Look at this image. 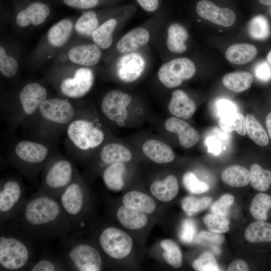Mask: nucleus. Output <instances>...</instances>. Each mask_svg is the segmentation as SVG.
<instances>
[{"label": "nucleus", "instance_id": "nucleus-14", "mask_svg": "<svg viewBox=\"0 0 271 271\" xmlns=\"http://www.w3.org/2000/svg\"><path fill=\"white\" fill-rule=\"evenodd\" d=\"M15 154L21 164L29 168H34L41 166L45 162L49 155V150L47 147L41 143L23 141L16 145Z\"/></svg>", "mask_w": 271, "mask_h": 271}, {"label": "nucleus", "instance_id": "nucleus-6", "mask_svg": "<svg viewBox=\"0 0 271 271\" xmlns=\"http://www.w3.org/2000/svg\"><path fill=\"white\" fill-rule=\"evenodd\" d=\"M86 193L84 184L76 174L72 182L61 193L58 199L70 221L72 229H78L82 223L86 205Z\"/></svg>", "mask_w": 271, "mask_h": 271}, {"label": "nucleus", "instance_id": "nucleus-3", "mask_svg": "<svg viewBox=\"0 0 271 271\" xmlns=\"http://www.w3.org/2000/svg\"><path fill=\"white\" fill-rule=\"evenodd\" d=\"M68 241L64 253L68 268L77 271L101 270L102 259L96 248L79 240V238Z\"/></svg>", "mask_w": 271, "mask_h": 271}, {"label": "nucleus", "instance_id": "nucleus-12", "mask_svg": "<svg viewBox=\"0 0 271 271\" xmlns=\"http://www.w3.org/2000/svg\"><path fill=\"white\" fill-rule=\"evenodd\" d=\"M38 111L45 120L59 124L70 123L75 114L71 103L60 98L46 99L40 105Z\"/></svg>", "mask_w": 271, "mask_h": 271}, {"label": "nucleus", "instance_id": "nucleus-21", "mask_svg": "<svg viewBox=\"0 0 271 271\" xmlns=\"http://www.w3.org/2000/svg\"><path fill=\"white\" fill-rule=\"evenodd\" d=\"M150 34L146 29L138 27L125 34L117 42V51L125 54L133 52L146 45L149 41Z\"/></svg>", "mask_w": 271, "mask_h": 271}, {"label": "nucleus", "instance_id": "nucleus-44", "mask_svg": "<svg viewBox=\"0 0 271 271\" xmlns=\"http://www.w3.org/2000/svg\"><path fill=\"white\" fill-rule=\"evenodd\" d=\"M18 61L8 55L5 48L0 46V71L6 77L11 78L14 76L18 70Z\"/></svg>", "mask_w": 271, "mask_h": 271}, {"label": "nucleus", "instance_id": "nucleus-49", "mask_svg": "<svg viewBox=\"0 0 271 271\" xmlns=\"http://www.w3.org/2000/svg\"><path fill=\"white\" fill-rule=\"evenodd\" d=\"M234 201V197L230 194L222 196L218 200L212 204L210 211L212 213L226 216L230 207Z\"/></svg>", "mask_w": 271, "mask_h": 271}, {"label": "nucleus", "instance_id": "nucleus-35", "mask_svg": "<svg viewBox=\"0 0 271 271\" xmlns=\"http://www.w3.org/2000/svg\"><path fill=\"white\" fill-rule=\"evenodd\" d=\"M99 26L98 14L92 10H86L77 19L74 29L79 35L91 37L93 32Z\"/></svg>", "mask_w": 271, "mask_h": 271}, {"label": "nucleus", "instance_id": "nucleus-47", "mask_svg": "<svg viewBox=\"0 0 271 271\" xmlns=\"http://www.w3.org/2000/svg\"><path fill=\"white\" fill-rule=\"evenodd\" d=\"M119 0H62L67 6L79 10H89L94 8L112 5L117 3Z\"/></svg>", "mask_w": 271, "mask_h": 271}, {"label": "nucleus", "instance_id": "nucleus-17", "mask_svg": "<svg viewBox=\"0 0 271 271\" xmlns=\"http://www.w3.org/2000/svg\"><path fill=\"white\" fill-rule=\"evenodd\" d=\"M47 97V91L42 85L35 82L26 84L21 90L19 99L22 110L26 115H32Z\"/></svg>", "mask_w": 271, "mask_h": 271}, {"label": "nucleus", "instance_id": "nucleus-26", "mask_svg": "<svg viewBox=\"0 0 271 271\" xmlns=\"http://www.w3.org/2000/svg\"><path fill=\"white\" fill-rule=\"evenodd\" d=\"M99 157L101 162L107 166L116 163H126L132 159L129 150L117 143L105 145L100 152Z\"/></svg>", "mask_w": 271, "mask_h": 271}, {"label": "nucleus", "instance_id": "nucleus-11", "mask_svg": "<svg viewBox=\"0 0 271 271\" xmlns=\"http://www.w3.org/2000/svg\"><path fill=\"white\" fill-rule=\"evenodd\" d=\"M94 80L91 69L86 67L77 69L72 77L63 79L60 84L61 93L66 97L78 98L86 95L91 89Z\"/></svg>", "mask_w": 271, "mask_h": 271}, {"label": "nucleus", "instance_id": "nucleus-16", "mask_svg": "<svg viewBox=\"0 0 271 271\" xmlns=\"http://www.w3.org/2000/svg\"><path fill=\"white\" fill-rule=\"evenodd\" d=\"M196 9L200 17L222 26H231L236 21L235 14L232 10L219 8L209 0L199 1Z\"/></svg>", "mask_w": 271, "mask_h": 271}, {"label": "nucleus", "instance_id": "nucleus-45", "mask_svg": "<svg viewBox=\"0 0 271 271\" xmlns=\"http://www.w3.org/2000/svg\"><path fill=\"white\" fill-rule=\"evenodd\" d=\"M182 182L185 188L193 194H201L209 189V186L200 181L194 173L188 172L184 174Z\"/></svg>", "mask_w": 271, "mask_h": 271}, {"label": "nucleus", "instance_id": "nucleus-53", "mask_svg": "<svg viewBox=\"0 0 271 271\" xmlns=\"http://www.w3.org/2000/svg\"><path fill=\"white\" fill-rule=\"evenodd\" d=\"M217 106L219 116L237 111L236 105L230 100L225 99L219 100Z\"/></svg>", "mask_w": 271, "mask_h": 271}, {"label": "nucleus", "instance_id": "nucleus-39", "mask_svg": "<svg viewBox=\"0 0 271 271\" xmlns=\"http://www.w3.org/2000/svg\"><path fill=\"white\" fill-rule=\"evenodd\" d=\"M271 208V196L265 193L256 194L252 200L249 212L256 220L267 219V212Z\"/></svg>", "mask_w": 271, "mask_h": 271}, {"label": "nucleus", "instance_id": "nucleus-19", "mask_svg": "<svg viewBox=\"0 0 271 271\" xmlns=\"http://www.w3.org/2000/svg\"><path fill=\"white\" fill-rule=\"evenodd\" d=\"M101 56L100 48L95 44L75 46L68 51L69 60L77 65L92 66L97 64Z\"/></svg>", "mask_w": 271, "mask_h": 271}, {"label": "nucleus", "instance_id": "nucleus-55", "mask_svg": "<svg viewBox=\"0 0 271 271\" xmlns=\"http://www.w3.org/2000/svg\"><path fill=\"white\" fill-rule=\"evenodd\" d=\"M208 151L215 155L219 154L221 151V144L219 140L214 137L208 138L206 141Z\"/></svg>", "mask_w": 271, "mask_h": 271}, {"label": "nucleus", "instance_id": "nucleus-50", "mask_svg": "<svg viewBox=\"0 0 271 271\" xmlns=\"http://www.w3.org/2000/svg\"><path fill=\"white\" fill-rule=\"evenodd\" d=\"M196 233V225L193 220L186 219L182 224L179 233L181 241L184 243H189L194 239Z\"/></svg>", "mask_w": 271, "mask_h": 271}, {"label": "nucleus", "instance_id": "nucleus-52", "mask_svg": "<svg viewBox=\"0 0 271 271\" xmlns=\"http://www.w3.org/2000/svg\"><path fill=\"white\" fill-rule=\"evenodd\" d=\"M254 73L256 77L262 81H267L271 78V68L265 61L259 62L256 65Z\"/></svg>", "mask_w": 271, "mask_h": 271}, {"label": "nucleus", "instance_id": "nucleus-33", "mask_svg": "<svg viewBox=\"0 0 271 271\" xmlns=\"http://www.w3.org/2000/svg\"><path fill=\"white\" fill-rule=\"evenodd\" d=\"M253 82V76L249 72L236 71L226 74L222 78L224 86L235 92H241L249 88Z\"/></svg>", "mask_w": 271, "mask_h": 271}, {"label": "nucleus", "instance_id": "nucleus-56", "mask_svg": "<svg viewBox=\"0 0 271 271\" xmlns=\"http://www.w3.org/2000/svg\"><path fill=\"white\" fill-rule=\"evenodd\" d=\"M228 271H248L249 267L245 261L237 259L232 261L227 267Z\"/></svg>", "mask_w": 271, "mask_h": 271}, {"label": "nucleus", "instance_id": "nucleus-25", "mask_svg": "<svg viewBox=\"0 0 271 271\" xmlns=\"http://www.w3.org/2000/svg\"><path fill=\"white\" fill-rule=\"evenodd\" d=\"M257 54V49L253 45L239 43L229 46L226 51L225 57L233 64L243 65L253 60Z\"/></svg>", "mask_w": 271, "mask_h": 271}, {"label": "nucleus", "instance_id": "nucleus-7", "mask_svg": "<svg viewBox=\"0 0 271 271\" xmlns=\"http://www.w3.org/2000/svg\"><path fill=\"white\" fill-rule=\"evenodd\" d=\"M68 139L78 149L86 151L99 146L103 141V131L86 119L72 120L67 128Z\"/></svg>", "mask_w": 271, "mask_h": 271}, {"label": "nucleus", "instance_id": "nucleus-31", "mask_svg": "<svg viewBox=\"0 0 271 271\" xmlns=\"http://www.w3.org/2000/svg\"><path fill=\"white\" fill-rule=\"evenodd\" d=\"M119 222L125 227L130 229H139L147 224L148 218L145 213L122 206L116 213Z\"/></svg>", "mask_w": 271, "mask_h": 271}, {"label": "nucleus", "instance_id": "nucleus-34", "mask_svg": "<svg viewBox=\"0 0 271 271\" xmlns=\"http://www.w3.org/2000/svg\"><path fill=\"white\" fill-rule=\"evenodd\" d=\"M244 236L251 243L271 242V223L260 220L253 222L246 228Z\"/></svg>", "mask_w": 271, "mask_h": 271}, {"label": "nucleus", "instance_id": "nucleus-40", "mask_svg": "<svg viewBox=\"0 0 271 271\" xmlns=\"http://www.w3.org/2000/svg\"><path fill=\"white\" fill-rule=\"evenodd\" d=\"M250 181L252 187L257 191H267L271 185V171L263 169L257 164L250 167Z\"/></svg>", "mask_w": 271, "mask_h": 271}, {"label": "nucleus", "instance_id": "nucleus-20", "mask_svg": "<svg viewBox=\"0 0 271 271\" xmlns=\"http://www.w3.org/2000/svg\"><path fill=\"white\" fill-rule=\"evenodd\" d=\"M168 109L175 117L189 119L195 112L196 106L186 92L180 89H176L172 93Z\"/></svg>", "mask_w": 271, "mask_h": 271}, {"label": "nucleus", "instance_id": "nucleus-8", "mask_svg": "<svg viewBox=\"0 0 271 271\" xmlns=\"http://www.w3.org/2000/svg\"><path fill=\"white\" fill-rule=\"evenodd\" d=\"M195 72L194 63L189 58L182 57L163 64L158 70V76L164 86L173 88L181 85L184 81L191 78Z\"/></svg>", "mask_w": 271, "mask_h": 271}, {"label": "nucleus", "instance_id": "nucleus-59", "mask_svg": "<svg viewBox=\"0 0 271 271\" xmlns=\"http://www.w3.org/2000/svg\"><path fill=\"white\" fill-rule=\"evenodd\" d=\"M266 59L268 63L271 67V50L268 52L267 55Z\"/></svg>", "mask_w": 271, "mask_h": 271}, {"label": "nucleus", "instance_id": "nucleus-4", "mask_svg": "<svg viewBox=\"0 0 271 271\" xmlns=\"http://www.w3.org/2000/svg\"><path fill=\"white\" fill-rule=\"evenodd\" d=\"M77 173L70 161L65 159L54 160L47 166L38 191L58 198Z\"/></svg>", "mask_w": 271, "mask_h": 271}, {"label": "nucleus", "instance_id": "nucleus-46", "mask_svg": "<svg viewBox=\"0 0 271 271\" xmlns=\"http://www.w3.org/2000/svg\"><path fill=\"white\" fill-rule=\"evenodd\" d=\"M194 270L197 271H217L219 270L218 264L213 255L206 251L202 253L192 263Z\"/></svg>", "mask_w": 271, "mask_h": 271}, {"label": "nucleus", "instance_id": "nucleus-43", "mask_svg": "<svg viewBox=\"0 0 271 271\" xmlns=\"http://www.w3.org/2000/svg\"><path fill=\"white\" fill-rule=\"evenodd\" d=\"M203 221L209 231L213 232L225 233L229 230V220L224 216L208 214L204 217Z\"/></svg>", "mask_w": 271, "mask_h": 271}, {"label": "nucleus", "instance_id": "nucleus-54", "mask_svg": "<svg viewBox=\"0 0 271 271\" xmlns=\"http://www.w3.org/2000/svg\"><path fill=\"white\" fill-rule=\"evenodd\" d=\"M139 5L145 11L148 12L156 11L160 5V0H136Z\"/></svg>", "mask_w": 271, "mask_h": 271}, {"label": "nucleus", "instance_id": "nucleus-24", "mask_svg": "<svg viewBox=\"0 0 271 271\" xmlns=\"http://www.w3.org/2000/svg\"><path fill=\"white\" fill-rule=\"evenodd\" d=\"M151 191L157 199L168 202L173 200L179 191V185L176 177L172 175L167 176L162 181H156L151 185Z\"/></svg>", "mask_w": 271, "mask_h": 271}, {"label": "nucleus", "instance_id": "nucleus-57", "mask_svg": "<svg viewBox=\"0 0 271 271\" xmlns=\"http://www.w3.org/2000/svg\"><path fill=\"white\" fill-rule=\"evenodd\" d=\"M265 124L269 137L271 139V111L268 113L266 117Z\"/></svg>", "mask_w": 271, "mask_h": 271}, {"label": "nucleus", "instance_id": "nucleus-23", "mask_svg": "<svg viewBox=\"0 0 271 271\" xmlns=\"http://www.w3.org/2000/svg\"><path fill=\"white\" fill-rule=\"evenodd\" d=\"M73 27V23L69 19H64L55 23L47 34L49 45L55 48L63 47L70 39Z\"/></svg>", "mask_w": 271, "mask_h": 271}, {"label": "nucleus", "instance_id": "nucleus-51", "mask_svg": "<svg viewBox=\"0 0 271 271\" xmlns=\"http://www.w3.org/2000/svg\"><path fill=\"white\" fill-rule=\"evenodd\" d=\"M195 241L198 243L209 242L219 244L223 242L224 237L220 233L202 231L197 236Z\"/></svg>", "mask_w": 271, "mask_h": 271}, {"label": "nucleus", "instance_id": "nucleus-22", "mask_svg": "<svg viewBox=\"0 0 271 271\" xmlns=\"http://www.w3.org/2000/svg\"><path fill=\"white\" fill-rule=\"evenodd\" d=\"M142 151L148 158L158 164L170 163L175 158L171 148L165 143L157 140H149L145 142Z\"/></svg>", "mask_w": 271, "mask_h": 271}, {"label": "nucleus", "instance_id": "nucleus-32", "mask_svg": "<svg viewBox=\"0 0 271 271\" xmlns=\"http://www.w3.org/2000/svg\"><path fill=\"white\" fill-rule=\"evenodd\" d=\"M221 179L226 185L233 187L246 186L250 181V172L239 165H233L226 168L222 173Z\"/></svg>", "mask_w": 271, "mask_h": 271}, {"label": "nucleus", "instance_id": "nucleus-58", "mask_svg": "<svg viewBox=\"0 0 271 271\" xmlns=\"http://www.w3.org/2000/svg\"><path fill=\"white\" fill-rule=\"evenodd\" d=\"M259 2L264 6H271V0H258Z\"/></svg>", "mask_w": 271, "mask_h": 271}, {"label": "nucleus", "instance_id": "nucleus-36", "mask_svg": "<svg viewBox=\"0 0 271 271\" xmlns=\"http://www.w3.org/2000/svg\"><path fill=\"white\" fill-rule=\"evenodd\" d=\"M219 124L225 131H235L241 136H245L246 133L245 118L238 111L220 115Z\"/></svg>", "mask_w": 271, "mask_h": 271}, {"label": "nucleus", "instance_id": "nucleus-5", "mask_svg": "<svg viewBox=\"0 0 271 271\" xmlns=\"http://www.w3.org/2000/svg\"><path fill=\"white\" fill-rule=\"evenodd\" d=\"M24 186L20 181L10 178L1 182L0 222L3 226L16 219L26 200Z\"/></svg>", "mask_w": 271, "mask_h": 271}, {"label": "nucleus", "instance_id": "nucleus-9", "mask_svg": "<svg viewBox=\"0 0 271 271\" xmlns=\"http://www.w3.org/2000/svg\"><path fill=\"white\" fill-rule=\"evenodd\" d=\"M99 243L102 250L113 259L127 256L132 246L131 237L125 232L114 227H107L101 232Z\"/></svg>", "mask_w": 271, "mask_h": 271}, {"label": "nucleus", "instance_id": "nucleus-38", "mask_svg": "<svg viewBox=\"0 0 271 271\" xmlns=\"http://www.w3.org/2000/svg\"><path fill=\"white\" fill-rule=\"evenodd\" d=\"M247 31L249 36L257 40H264L270 35V28L267 18L261 15L252 18L248 23Z\"/></svg>", "mask_w": 271, "mask_h": 271}, {"label": "nucleus", "instance_id": "nucleus-42", "mask_svg": "<svg viewBox=\"0 0 271 271\" xmlns=\"http://www.w3.org/2000/svg\"><path fill=\"white\" fill-rule=\"evenodd\" d=\"M212 199L209 197L197 198L194 197H186L181 202L183 210L188 216L194 214L207 208L211 204Z\"/></svg>", "mask_w": 271, "mask_h": 271}, {"label": "nucleus", "instance_id": "nucleus-48", "mask_svg": "<svg viewBox=\"0 0 271 271\" xmlns=\"http://www.w3.org/2000/svg\"><path fill=\"white\" fill-rule=\"evenodd\" d=\"M65 265L62 262L50 258H44L32 265H29V270L31 271H56L65 270Z\"/></svg>", "mask_w": 271, "mask_h": 271}, {"label": "nucleus", "instance_id": "nucleus-1", "mask_svg": "<svg viewBox=\"0 0 271 271\" xmlns=\"http://www.w3.org/2000/svg\"><path fill=\"white\" fill-rule=\"evenodd\" d=\"M16 220L33 238H65L72 229L58 198L38 191L27 199Z\"/></svg>", "mask_w": 271, "mask_h": 271}, {"label": "nucleus", "instance_id": "nucleus-15", "mask_svg": "<svg viewBox=\"0 0 271 271\" xmlns=\"http://www.w3.org/2000/svg\"><path fill=\"white\" fill-rule=\"evenodd\" d=\"M145 68L146 61L143 56L129 52L121 56L117 63V75L121 81L132 82L141 77Z\"/></svg>", "mask_w": 271, "mask_h": 271}, {"label": "nucleus", "instance_id": "nucleus-30", "mask_svg": "<svg viewBox=\"0 0 271 271\" xmlns=\"http://www.w3.org/2000/svg\"><path fill=\"white\" fill-rule=\"evenodd\" d=\"M116 19L111 18L99 25L93 32L91 38L96 46L101 49L111 46L113 42V34L117 22Z\"/></svg>", "mask_w": 271, "mask_h": 271}, {"label": "nucleus", "instance_id": "nucleus-18", "mask_svg": "<svg viewBox=\"0 0 271 271\" xmlns=\"http://www.w3.org/2000/svg\"><path fill=\"white\" fill-rule=\"evenodd\" d=\"M165 128L170 132L176 133L181 146L187 149L196 145L199 140V132L185 121L176 117L168 118Z\"/></svg>", "mask_w": 271, "mask_h": 271}, {"label": "nucleus", "instance_id": "nucleus-41", "mask_svg": "<svg viewBox=\"0 0 271 271\" xmlns=\"http://www.w3.org/2000/svg\"><path fill=\"white\" fill-rule=\"evenodd\" d=\"M160 245L164 250L163 256L165 260L173 267H180L183 262V255L179 245L169 239L162 240Z\"/></svg>", "mask_w": 271, "mask_h": 271}, {"label": "nucleus", "instance_id": "nucleus-37", "mask_svg": "<svg viewBox=\"0 0 271 271\" xmlns=\"http://www.w3.org/2000/svg\"><path fill=\"white\" fill-rule=\"evenodd\" d=\"M245 127L249 138L256 144L261 147H265L268 145L269 142L268 135L253 115L248 114L246 116Z\"/></svg>", "mask_w": 271, "mask_h": 271}, {"label": "nucleus", "instance_id": "nucleus-13", "mask_svg": "<svg viewBox=\"0 0 271 271\" xmlns=\"http://www.w3.org/2000/svg\"><path fill=\"white\" fill-rule=\"evenodd\" d=\"M131 101V98L127 93L119 90H112L103 97L101 110L108 119L120 124L127 117L126 107Z\"/></svg>", "mask_w": 271, "mask_h": 271}, {"label": "nucleus", "instance_id": "nucleus-29", "mask_svg": "<svg viewBox=\"0 0 271 271\" xmlns=\"http://www.w3.org/2000/svg\"><path fill=\"white\" fill-rule=\"evenodd\" d=\"M125 171L124 163L110 164L104 169L102 178L106 187L114 192L120 191L124 187L123 176Z\"/></svg>", "mask_w": 271, "mask_h": 271}, {"label": "nucleus", "instance_id": "nucleus-28", "mask_svg": "<svg viewBox=\"0 0 271 271\" xmlns=\"http://www.w3.org/2000/svg\"><path fill=\"white\" fill-rule=\"evenodd\" d=\"M188 33L186 28L178 23H174L168 29L166 45L172 53L181 54L187 50L185 42L188 39Z\"/></svg>", "mask_w": 271, "mask_h": 271}, {"label": "nucleus", "instance_id": "nucleus-27", "mask_svg": "<svg viewBox=\"0 0 271 271\" xmlns=\"http://www.w3.org/2000/svg\"><path fill=\"white\" fill-rule=\"evenodd\" d=\"M122 203L126 207L146 214L153 213L156 209L155 202L151 197L136 191L125 194Z\"/></svg>", "mask_w": 271, "mask_h": 271}, {"label": "nucleus", "instance_id": "nucleus-2", "mask_svg": "<svg viewBox=\"0 0 271 271\" xmlns=\"http://www.w3.org/2000/svg\"><path fill=\"white\" fill-rule=\"evenodd\" d=\"M1 228V270H19L28 268L34 255L30 242V238L33 237L22 228L18 231L10 230L9 226H7V229L5 226Z\"/></svg>", "mask_w": 271, "mask_h": 271}, {"label": "nucleus", "instance_id": "nucleus-10", "mask_svg": "<svg viewBox=\"0 0 271 271\" xmlns=\"http://www.w3.org/2000/svg\"><path fill=\"white\" fill-rule=\"evenodd\" d=\"M50 13V7L45 2L23 0L16 6V23L21 28L38 26L45 22Z\"/></svg>", "mask_w": 271, "mask_h": 271}]
</instances>
